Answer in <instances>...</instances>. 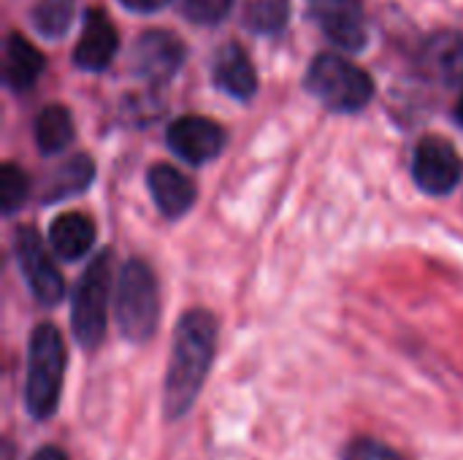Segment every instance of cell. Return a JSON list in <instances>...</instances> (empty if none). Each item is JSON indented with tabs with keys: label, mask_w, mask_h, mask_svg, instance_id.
I'll list each match as a JSON object with an SVG mask.
<instances>
[{
	"label": "cell",
	"mask_w": 463,
	"mask_h": 460,
	"mask_svg": "<svg viewBox=\"0 0 463 460\" xmlns=\"http://www.w3.org/2000/svg\"><path fill=\"white\" fill-rule=\"evenodd\" d=\"M111 296V252L103 249L79 277L71 296V331L81 350H98L106 336Z\"/></svg>",
	"instance_id": "obj_4"
},
{
	"label": "cell",
	"mask_w": 463,
	"mask_h": 460,
	"mask_svg": "<svg viewBox=\"0 0 463 460\" xmlns=\"http://www.w3.org/2000/svg\"><path fill=\"white\" fill-rule=\"evenodd\" d=\"M342 460H407L399 450H393L391 445L380 442V439H372V437H358L353 439L345 453Z\"/></svg>",
	"instance_id": "obj_22"
},
{
	"label": "cell",
	"mask_w": 463,
	"mask_h": 460,
	"mask_svg": "<svg viewBox=\"0 0 463 460\" xmlns=\"http://www.w3.org/2000/svg\"><path fill=\"white\" fill-rule=\"evenodd\" d=\"M461 157H458V152L445 138L429 136V138H423L415 146V155H412V179H415V184L426 195H434V198L450 195L461 184Z\"/></svg>",
	"instance_id": "obj_7"
},
{
	"label": "cell",
	"mask_w": 463,
	"mask_h": 460,
	"mask_svg": "<svg viewBox=\"0 0 463 460\" xmlns=\"http://www.w3.org/2000/svg\"><path fill=\"white\" fill-rule=\"evenodd\" d=\"M122 3L133 11H155V8L165 5L168 0H122Z\"/></svg>",
	"instance_id": "obj_24"
},
{
	"label": "cell",
	"mask_w": 463,
	"mask_h": 460,
	"mask_svg": "<svg viewBox=\"0 0 463 460\" xmlns=\"http://www.w3.org/2000/svg\"><path fill=\"white\" fill-rule=\"evenodd\" d=\"M14 255H16L19 271H22L33 298L41 306H57L65 296V282H62L57 266L52 263L49 252L43 249V241L35 233V228H30V225L16 228Z\"/></svg>",
	"instance_id": "obj_6"
},
{
	"label": "cell",
	"mask_w": 463,
	"mask_h": 460,
	"mask_svg": "<svg viewBox=\"0 0 463 460\" xmlns=\"http://www.w3.org/2000/svg\"><path fill=\"white\" fill-rule=\"evenodd\" d=\"M176 8L198 24H217L228 16L233 0H174Z\"/></svg>",
	"instance_id": "obj_21"
},
{
	"label": "cell",
	"mask_w": 463,
	"mask_h": 460,
	"mask_svg": "<svg viewBox=\"0 0 463 460\" xmlns=\"http://www.w3.org/2000/svg\"><path fill=\"white\" fill-rule=\"evenodd\" d=\"M95 179V163L90 155H73L65 160L57 171H52L46 187H43V203H57L73 195H81Z\"/></svg>",
	"instance_id": "obj_16"
},
{
	"label": "cell",
	"mask_w": 463,
	"mask_h": 460,
	"mask_svg": "<svg viewBox=\"0 0 463 460\" xmlns=\"http://www.w3.org/2000/svg\"><path fill=\"white\" fill-rule=\"evenodd\" d=\"M456 117H458V122L463 125V95H461V100H458V106H456Z\"/></svg>",
	"instance_id": "obj_25"
},
{
	"label": "cell",
	"mask_w": 463,
	"mask_h": 460,
	"mask_svg": "<svg viewBox=\"0 0 463 460\" xmlns=\"http://www.w3.org/2000/svg\"><path fill=\"white\" fill-rule=\"evenodd\" d=\"M165 141H168V149L179 160H184L190 165H203L222 152L225 130L206 117L187 114V117H179L168 125Z\"/></svg>",
	"instance_id": "obj_8"
},
{
	"label": "cell",
	"mask_w": 463,
	"mask_h": 460,
	"mask_svg": "<svg viewBox=\"0 0 463 460\" xmlns=\"http://www.w3.org/2000/svg\"><path fill=\"white\" fill-rule=\"evenodd\" d=\"M43 70L41 52L22 35H8L5 41V57H3V76L11 89H27L35 84V79Z\"/></svg>",
	"instance_id": "obj_15"
},
{
	"label": "cell",
	"mask_w": 463,
	"mask_h": 460,
	"mask_svg": "<svg viewBox=\"0 0 463 460\" xmlns=\"http://www.w3.org/2000/svg\"><path fill=\"white\" fill-rule=\"evenodd\" d=\"M317 27L342 49L358 52L366 46L369 30L361 0H309Z\"/></svg>",
	"instance_id": "obj_9"
},
{
	"label": "cell",
	"mask_w": 463,
	"mask_h": 460,
	"mask_svg": "<svg viewBox=\"0 0 463 460\" xmlns=\"http://www.w3.org/2000/svg\"><path fill=\"white\" fill-rule=\"evenodd\" d=\"M146 187L152 192V201H155L157 211L163 217H168V220L184 217L195 203L193 182L168 163H157V165H152L146 171Z\"/></svg>",
	"instance_id": "obj_11"
},
{
	"label": "cell",
	"mask_w": 463,
	"mask_h": 460,
	"mask_svg": "<svg viewBox=\"0 0 463 460\" xmlns=\"http://www.w3.org/2000/svg\"><path fill=\"white\" fill-rule=\"evenodd\" d=\"M27 192H30L27 174L19 165L5 163L0 168V206H3V214L11 217L16 209H22V203L27 201Z\"/></svg>",
	"instance_id": "obj_19"
},
{
	"label": "cell",
	"mask_w": 463,
	"mask_h": 460,
	"mask_svg": "<svg viewBox=\"0 0 463 460\" xmlns=\"http://www.w3.org/2000/svg\"><path fill=\"white\" fill-rule=\"evenodd\" d=\"M307 89L331 111L336 114H355L361 111L372 95L374 81L372 76L339 54H320L307 73Z\"/></svg>",
	"instance_id": "obj_5"
},
{
	"label": "cell",
	"mask_w": 463,
	"mask_h": 460,
	"mask_svg": "<svg viewBox=\"0 0 463 460\" xmlns=\"http://www.w3.org/2000/svg\"><path fill=\"white\" fill-rule=\"evenodd\" d=\"M288 19V0H255L247 8V22L258 33H274Z\"/></svg>",
	"instance_id": "obj_20"
},
{
	"label": "cell",
	"mask_w": 463,
	"mask_h": 460,
	"mask_svg": "<svg viewBox=\"0 0 463 460\" xmlns=\"http://www.w3.org/2000/svg\"><path fill=\"white\" fill-rule=\"evenodd\" d=\"M30 460H68V455L60 450V447H52V445H46V447H41V450H35L33 453V458Z\"/></svg>",
	"instance_id": "obj_23"
},
{
	"label": "cell",
	"mask_w": 463,
	"mask_h": 460,
	"mask_svg": "<svg viewBox=\"0 0 463 460\" xmlns=\"http://www.w3.org/2000/svg\"><path fill=\"white\" fill-rule=\"evenodd\" d=\"M117 49H119V38L114 24L98 8H92L84 19L79 43L73 49V62L84 70H103L114 60Z\"/></svg>",
	"instance_id": "obj_12"
},
{
	"label": "cell",
	"mask_w": 463,
	"mask_h": 460,
	"mask_svg": "<svg viewBox=\"0 0 463 460\" xmlns=\"http://www.w3.org/2000/svg\"><path fill=\"white\" fill-rule=\"evenodd\" d=\"M73 19V0H38L33 8V24L46 38H60Z\"/></svg>",
	"instance_id": "obj_18"
},
{
	"label": "cell",
	"mask_w": 463,
	"mask_h": 460,
	"mask_svg": "<svg viewBox=\"0 0 463 460\" xmlns=\"http://www.w3.org/2000/svg\"><path fill=\"white\" fill-rule=\"evenodd\" d=\"M117 325L128 342L144 344L155 336L160 323V287L155 271L133 258L122 266L117 282Z\"/></svg>",
	"instance_id": "obj_3"
},
{
	"label": "cell",
	"mask_w": 463,
	"mask_h": 460,
	"mask_svg": "<svg viewBox=\"0 0 463 460\" xmlns=\"http://www.w3.org/2000/svg\"><path fill=\"white\" fill-rule=\"evenodd\" d=\"M184 60V46L179 38H174L171 33H163V30H152V33H144L133 49V70L146 79V81H165L171 79L179 65Z\"/></svg>",
	"instance_id": "obj_10"
},
{
	"label": "cell",
	"mask_w": 463,
	"mask_h": 460,
	"mask_svg": "<svg viewBox=\"0 0 463 460\" xmlns=\"http://www.w3.org/2000/svg\"><path fill=\"white\" fill-rule=\"evenodd\" d=\"M217 347V320L206 309H190L179 317L171 361L163 385V412L165 420H182L201 396V388L214 363Z\"/></svg>",
	"instance_id": "obj_1"
},
{
	"label": "cell",
	"mask_w": 463,
	"mask_h": 460,
	"mask_svg": "<svg viewBox=\"0 0 463 460\" xmlns=\"http://www.w3.org/2000/svg\"><path fill=\"white\" fill-rule=\"evenodd\" d=\"M214 81L222 92H228L236 100H250L255 95L258 76H255V68H252L247 52L239 43H228L217 52Z\"/></svg>",
	"instance_id": "obj_14"
},
{
	"label": "cell",
	"mask_w": 463,
	"mask_h": 460,
	"mask_svg": "<svg viewBox=\"0 0 463 460\" xmlns=\"http://www.w3.org/2000/svg\"><path fill=\"white\" fill-rule=\"evenodd\" d=\"M95 241H98V228L87 214L68 211V214H60L49 225V244H52L54 255L62 258L65 263H76V260L87 258V252L95 247Z\"/></svg>",
	"instance_id": "obj_13"
},
{
	"label": "cell",
	"mask_w": 463,
	"mask_h": 460,
	"mask_svg": "<svg viewBox=\"0 0 463 460\" xmlns=\"http://www.w3.org/2000/svg\"><path fill=\"white\" fill-rule=\"evenodd\" d=\"M65 344L52 323L35 325L27 347V374H24V407L33 420H49L57 412L62 377H65Z\"/></svg>",
	"instance_id": "obj_2"
},
{
	"label": "cell",
	"mask_w": 463,
	"mask_h": 460,
	"mask_svg": "<svg viewBox=\"0 0 463 460\" xmlns=\"http://www.w3.org/2000/svg\"><path fill=\"white\" fill-rule=\"evenodd\" d=\"M73 117L65 106H46L35 117V144L41 155H60L73 141Z\"/></svg>",
	"instance_id": "obj_17"
}]
</instances>
